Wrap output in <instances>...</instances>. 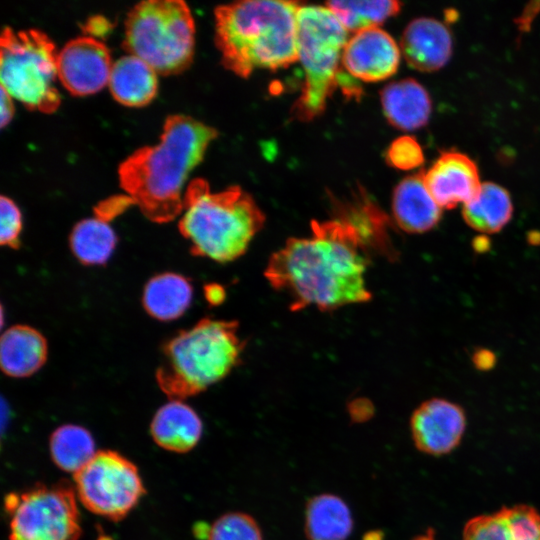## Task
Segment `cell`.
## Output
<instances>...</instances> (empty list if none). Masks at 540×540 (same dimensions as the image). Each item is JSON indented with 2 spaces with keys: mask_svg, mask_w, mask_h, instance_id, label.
Wrapping results in <instances>:
<instances>
[{
  "mask_svg": "<svg viewBox=\"0 0 540 540\" xmlns=\"http://www.w3.org/2000/svg\"><path fill=\"white\" fill-rule=\"evenodd\" d=\"M365 241L349 221H312L309 237L289 238L268 260L264 276L289 297L290 308L331 311L367 302Z\"/></svg>",
  "mask_w": 540,
  "mask_h": 540,
  "instance_id": "1",
  "label": "cell"
},
{
  "mask_svg": "<svg viewBox=\"0 0 540 540\" xmlns=\"http://www.w3.org/2000/svg\"><path fill=\"white\" fill-rule=\"evenodd\" d=\"M216 137L213 127L190 116L169 115L156 145L143 146L120 163V187L150 221H172L183 212L189 173Z\"/></svg>",
  "mask_w": 540,
  "mask_h": 540,
  "instance_id": "2",
  "label": "cell"
},
{
  "mask_svg": "<svg viewBox=\"0 0 540 540\" xmlns=\"http://www.w3.org/2000/svg\"><path fill=\"white\" fill-rule=\"evenodd\" d=\"M294 1L246 0L215 8V43L223 66L247 78L255 69L277 70L298 61Z\"/></svg>",
  "mask_w": 540,
  "mask_h": 540,
  "instance_id": "3",
  "label": "cell"
},
{
  "mask_svg": "<svg viewBox=\"0 0 540 540\" xmlns=\"http://www.w3.org/2000/svg\"><path fill=\"white\" fill-rule=\"evenodd\" d=\"M264 223V213L241 187L212 192L205 179L194 178L184 192L178 228L193 255L225 263L246 252Z\"/></svg>",
  "mask_w": 540,
  "mask_h": 540,
  "instance_id": "4",
  "label": "cell"
},
{
  "mask_svg": "<svg viewBox=\"0 0 540 540\" xmlns=\"http://www.w3.org/2000/svg\"><path fill=\"white\" fill-rule=\"evenodd\" d=\"M238 322L203 318L163 346L156 381L170 400H183L225 378L239 363L245 343Z\"/></svg>",
  "mask_w": 540,
  "mask_h": 540,
  "instance_id": "5",
  "label": "cell"
},
{
  "mask_svg": "<svg viewBox=\"0 0 540 540\" xmlns=\"http://www.w3.org/2000/svg\"><path fill=\"white\" fill-rule=\"evenodd\" d=\"M194 43V18L182 0L141 1L127 14L123 47L157 74L173 75L187 69Z\"/></svg>",
  "mask_w": 540,
  "mask_h": 540,
  "instance_id": "6",
  "label": "cell"
},
{
  "mask_svg": "<svg viewBox=\"0 0 540 540\" xmlns=\"http://www.w3.org/2000/svg\"><path fill=\"white\" fill-rule=\"evenodd\" d=\"M348 31L327 7L300 6L297 12V57L305 72L301 95L291 113L300 121L322 114L339 81V65Z\"/></svg>",
  "mask_w": 540,
  "mask_h": 540,
  "instance_id": "7",
  "label": "cell"
},
{
  "mask_svg": "<svg viewBox=\"0 0 540 540\" xmlns=\"http://www.w3.org/2000/svg\"><path fill=\"white\" fill-rule=\"evenodd\" d=\"M58 51L39 29L4 27L0 37V81L12 98L30 110L55 112L61 103L56 87Z\"/></svg>",
  "mask_w": 540,
  "mask_h": 540,
  "instance_id": "8",
  "label": "cell"
},
{
  "mask_svg": "<svg viewBox=\"0 0 540 540\" xmlns=\"http://www.w3.org/2000/svg\"><path fill=\"white\" fill-rule=\"evenodd\" d=\"M76 496L66 482L37 484L7 495L9 540H78L81 525Z\"/></svg>",
  "mask_w": 540,
  "mask_h": 540,
  "instance_id": "9",
  "label": "cell"
},
{
  "mask_svg": "<svg viewBox=\"0 0 540 540\" xmlns=\"http://www.w3.org/2000/svg\"><path fill=\"white\" fill-rule=\"evenodd\" d=\"M73 478L82 505L111 521L126 517L145 494L137 467L112 450L97 451Z\"/></svg>",
  "mask_w": 540,
  "mask_h": 540,
  "instance_id": "10",
  "label": "cell"
},
{
  "mask_svg": "<svg viewBox=\"0 0 540 540\" xmlns=\"http://www.w3.org/2000/svg\"><path fill=\"white\" fill-rule=\"evenodd\" d=\"M112 64L102 41L91 35L78 36L58 51V80L73 95L93 94L108 84Z\"/></svg>",
  "mask_w": 540,
  "mask_h": 540,
  "instance_id": "11",
  "label": "cell"
},
{
  "mask_svg": "<svg viewBox=\"0 0 540 540\" xmlns=\"http://www.w3.org/2000/svg\"><path fill=\"white\" fill-rule=\"evenodd\" d=\"M466 425L464 409L457 403L442 398L422 402L410 418L415 447L432 456L453 451L460 444Z\"/></svg>",
  "mask_w": 540,
  "mask_h": 540,
  "instance_id": "12",
  "label": "cell"
},
{
  "mask_svg": "<svg viewBox=\"0 0 540 540\" xmlns=\"http://www.w3.org/2000/svg\"><path fill=\"white\" fill-rule=\"evenodd\" d=\"M400 50L384 30L373 27L358 31L348 39L342 54V65L354 78L378 82L396 73Z\"/></svg>",
  "mask_w": 540,
  "mask_h": 540,
  "instance_id": "13",
  "label": "cell"
},
{
  "mask_svg": "<svg viewBox=\"0 0 540 540\" xmlns=\"http://www.w3.org/2000/svg\"><path fill=\"white\" fill-rule=\"evenodd\" d=\"M430 194L441 208L451 209L472 201L482 183L475 162L458 151H444L424 172Z\"/></svg>",
  "mask_w": 540,
  "mask_h": 540,
  "instance_id": "14",
  "label": "cell"
},
{
  "mask_svg": "<svg viewBox=\"0 0 540 540\" xmlns=\"http://www.w3.org/2000/svg\"><path fill=\"white\" fill-rule=\"evenodd\" d=\"M401 51L410 67L421 72L439 70L452 55L450 30L434 18H416L403 31Z\"/></svg>",
  "mask_w": 540,
  "mask_h": 540,
  "instance_id": "15",
  "label": "cell"
},
{
  "mask_svg": "<svg viewBox=\"0 0 540 540\" xmlns=\"http://www.w3.org/2000/svg\"><path fill=\"white\" fill-rule=\"evenodd\" d=\"M462 540H540V513L518 504L478 515L465 524Z\"/></svg>",
  "mask_w": 540,
  "mask_h": 540,
  "instance_id": "16",
  "label": "cell"
},
{
  "mask_svg": "<svg viewBox=\"0 0 540 540\" xmlns=\"http://www.w3.org/2000/svg\"><path fill=\"white\" fill-rule=\"evenodd\" d=\"M441 209L426 187L423 171L404 178L394 189L393 218L407 233L433 229L440 221Z\"/></svg>",
  "mask_w": 540,
  "mask_h": 540,
  "instance_id": "17",
  "label": "cell"
},
{
  "mask_svg": "<svg viewBox=\"0 0 540 540\" xmlns=\"http://www.w3.org/2000/svg\"><path fill=\"white\" fill-rule=\"evenodd\" d=\"M203 424L199 415L181 400H171L155 413L150 432L154 442L161 448L186 453L199 442Z\"/></svg>",
  "mask_w": 540,
  "mask_h": 540,
  "instance_id": "18",
  "label": "cell"
},
{
  "mask_svg": "<svg viewBox=\"0 0 540 540\" xmlns=\"http://www.w3.org/2000/svg\"><path fill=\"white\" fill-rule=\"evenodd\" d=\"M388 122L403 131L417 130L429 121L432 102L427 90L412 78L394 81L380 93Z\"/></svg>",
  "mask_w": 540,
  "mask_h": 540,
  "instance_id": "19",
  "label": "cell"
},
{
  "mask_svg": "<svg viewBox=\"0 0 540 540\" xmlns=\"http://www.w3.org/2000/svg\"><path fill=\"white\" fill-rule=\"evenodd\" d=\"M47 354L45 337L33 327L14 325L1 335L0 366L7 376L24 378L33 375L44 365Z\"/></svg>",
  "mask_w": 540,
  "mask_h": 540,
  "instance_id": "20",
  "label": "cell"
},
{
  "mask_svg": "<svg viewBox=\"0 0 540 540\" xmlns=\"http://www.w3.org/2000/svg\"><path fill=\"white\" fill-rule=\"evenodd\" d=\"M107 85L120 104L141 107L157 93V73L139 57L127 54L113 62Z\"/></svg>",
  "mask_w": 540,
  "mask_h": 540,
  "instance_id": "21",
  "label": "cell"
},
{
  "mask_svg": "<svg viewBox=\"0 0 540 540\" xmlns=\"http://www.w3.org/2000/svg\"><path fill=\"white\" fill-rule=\"evenodd\" d=\"M193 287L183 275L165 272L153 276L145 285L142 304L145 311L160 321L182 316L191 305Z\"/></svg>",
  "mask_w": 540,
  "mask_h": 540,
  "instance_id": "22",
  "label": "cell"
},
{
  "mask_svg": "<svg viewBox=\"0 0 540 540\" xmlns=\"http://www.w3.org/2000/svg\"><path fill=\"white\" fill-rule=\"evenodd\" d=\"M352 530L351 510L341 497L325 493L307 502L304 531L308 540H346Z\"/></svg>",
  "mask_w": 540,
  "mask_h": 540,
  "instance_id": "23",
  "label": "cell"
},
{
  "mask_svg": "<svg viewBox=\"0 0 540 540\" xmlns=\"http://www.w3.org/2000/svg\"><path fill=\"white\" fill-rule=\"evenodd\" d=\"M513 204L509 192L502 186L482 183L478 195L463 205L464 221L483 233L499 232L510 221Z\"/></svg>",
  "mask_w": 540,
  "mask_h": 540,
  "instance_id": "24",
  "label": "cell"
},
{
  "mask_svg": "<svg viewBox=\"0 0 540 540\" xmlns=\"http://www.w3.org/2000/svg\"><path fill=\"white\" fill-rule=\"evenodd\" d=\"M108 219L95 214L72 229L69 244L73 255L84 265H103L115 250L117 236Z\"/></svg>",
  "mask_w": 540,
  "mask_h": 540,
  "instance_id": "25",
  "label": "cell"
},
{
  "mask_svg": "<svg viewBox=\"0 0 540 540\" xmlns=\"http://www.w3.org/2000/svg\"><path fill=\"white\" fill-rule=\"evenodd\" d=\"M50 455L57 467L75 474L96 454L91 433L82 426L66 424L50 436Z\"/></svg>",
  "mask_w": 540,
  "mask_h": 540,
  "instance_id": "26",
  "label": "cell"
},
{
  "mask_svg": "<svg viewBox=\"0 0 540 540\" xmlns=\"http://www.w3.org/2000/svg\"><path fill=\"white\" fill-rule=\"evenodd\" d=\"M326 7L332 11L348 32L377 27L401 10L398 1H330Z\"/></svg>",
  "mask_w": 540,
  "mask_h": 540,
  "instance_id": "27",
  "label": "cell"
},
{
  "mask_svg": "<svg viewBox=\"0 0 540 540\" xmlns=\"http://www.w3.org/2000/svg\"><path fill=\"white\" fill-rule=\"evenodd\" d=\"M207 540H263L257 521L243 512L220 516L208 529Z\"/></svg>",
  "mask_w": 540,
  "mask_h": 540,
  "instance_id": "28",
  "label": "cell"
},
{
  "mask_svg": "<svg viewBox=\"0 0 540 540\" xmlns=\"http://www.w3.org/2000/svg\"><path fill=\"white\" fill-rule=\"evenodd\" d=\"M385 159L393 168L411 170L423 163L424 154L415 138L402 136L390 144L386 151Z\"/></svg>",
  "mask_w": 540,
  "mask_h": 540,
  "instance_id": "29",
  "label": "cell"
},
{
  "mask_svg": "<svg viewBox=\"0 0 540 540\" xmlns=\"http://www.w3.org/2000/svg\"><path fill=\"white\" fill-rule=\"evenodd\" d=\"M22 216L13 200L7 196L0 197V243L17 249L20 245Z\"/></svg>",
  "mask_w": 540,
  "mask_h": 540,
  "instance_id": "30",
  "label": "cell"
},
{
  "mask_svg": "<svg viewBox=\"0 0 540 540\" xmlns=\"http://www.w3.org/2000/svg\"><path fill=\"white\" fill-rule=\"evenodd\" d=\"M0 104H1V115H0V127L4 128L10 123L14 115V105L11 95L3 88H0Z\"/></svg>",
  "mask_w": 540,
  "mask_h": 540,
  "instance_id": "31",
  "label": "cell"
},
{
  "mask_svg": "<svg viewBox=\"0 0 540 540\" xmlns=\"http://www.w3.org/2000/svg\"><path fill=\"white\" fill-rule=\"evenodd\" d=\"M540 11V2H531L523 11L518 20V27L521 31H527L535 15Z\"/></svg>",
  "mask_w": 540,
  "mask_h": 540,
  "instance_id": "32",
  "label": "cell"
},
{
  "mask_svg": "<svg viewBox=\"0 0 540 540\" xmlns=\"http://www.w3.org/2000/svg\"><path fill=\"white\" fill-rule=\"evenodd\" d=\"M205 295L207 300L212 304H217L223 300L224 292L218 285H209L205 288Z\"/></svg>",
  "mask_w": 540,
  "mask_h": 540,
  "instance_id": "33",
  "label": "cell"
},
{
  "mask_svg": "<svg viewBox=\"0 0 540 540\" xmlns=\"http://www.w3.org/2000/svg\"><path fill=\"white\" fill-rule=\"evenodd\" d=\"M381 536H378L376 532H373V533H369L366 537H365V540H381Z\"/></svg>",
  "mask_w": 540,
  "mask_h": 540,
  "instance_id": "34",
  "label": "cell"
}]
</instances>
